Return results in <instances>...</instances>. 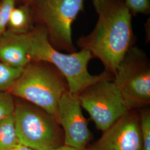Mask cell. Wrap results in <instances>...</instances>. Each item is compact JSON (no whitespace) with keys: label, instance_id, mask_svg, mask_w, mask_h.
<instances>
[{"label":"cell","instance_id":"obj_1","mask_svg":"<svg viewBox=\"0 0 150 150\" xmlns=\"http://www.w3.org/2000/svg\"><path fill=\"white\" fill-rule=\"evenodd\" d=\"M98 15L96 26L79 38L81 50L100 59L105 71L113 75L129 50L134 46L132 15L125 0H92Z\"/></svg>","mask_w":150,"mask_h":150},{"label":"cell","instance_id":"obj_2","mask_svg":"<svg viewBox=\"0 0 150 150\" xmlns=\"http://www.w3.org/2000/svg\"><path fill=\"white\" fill-rule=\"evenodd\" d=\"M28 51L31 61L43 62L52 64L64 76L69 91L78 96L86 87L113 75L105 71L99 75H92L87 69L93 57L87 50L64 54L54 47L48 40L47 32L42 26L38 25L27 33Z\"/></svg>","mask_w":150,"mask_h":150},{"label":"cell","instance_id":"obj_3","mask_svg":"<svg viewBox=\"0 0 150 150\" xmlns=\"http://www.w3.org/2000/svg\"><path fill=\"white\" fill-rule=\"evenodd\" d=\"M68 90L64 76L54 66L31 61L23 68L8 92L40 107L56 118L59 99Z\"/></svg>","mask_w":150,"mask_h":150},{"label":"cell","instance_id":"obj_4","mask_svg":"<svg viewBox=\"0 0 150 150\" xmlns=\"http://www.w3.org/2000/svg\"><path fill=\"white\" fill-rule=\"evenodd\" d=\"M13 116L22 145L33 150H48L64 143V132L56 118L40 107L26 101L15 103Z\"/></svg>","mask_w":150,"mask_h":150},{"label":"cell","instance_id":"obj_5","mask_svg":"<svg viewBox=\"0 0 150 150\" xmlns=\"http://www.w3.org/2000/svg\"><path fill=\"white\" fill-rule=\"evenodd\" d=\"M29 5L35 22L46 29L54 47L74 52L72 26L83 9L84 0H36Z\"/></svg>","mask_w":150,"mask_h":150},{"label":"cell","instance_id":"obj_6","mask_svg":"<svg viewBox=\"0 0 150 150\" xmlns=\"http://www.w3.org/2000/svg\"><path fill=\"white\" fill-rule=\"evenodd\" d=\"M129 111L144 107L150 102V62L145 52L132 46L113 75Z\"/></svg>","mask_w":150,"mask_h":150},{"label":"cell","instance_id":"obj_7","mask_svg":"<svg viewBox=\"0 0 150 150\" xmlns=\"http://www.w3.org/2000/svg\"><path fill=\"white\" fill-rule=\"evenodd\" d=\"M97 129L104 131L129 111L112 78L96 82L77 96Z\"/></svg>","mask_w":150,"mask_h":150},{"label":"cell","instance_id":"obj_8","mask_svg":"<svg viewBox=\"0 0 150 150\" xmlns=\"http://www.w3.org/2000/svg\"><path fill=\"white\" fill-rule=\"evenodd\" d=\"M77 96L68 91L61 96L56 118L64 132V144L77 149L85 148L91 134Z\"/></svg>","mask_w":150,"mask_h":150},{"label":"cell","instance_id":"obj_9","mask_svg":"<svg viewBox=\"0 0 150 150\" xmlns=\"http://www.w3.org/2000/svg\"><path fill=\"white\" fill-rule=\"evenodd\" d=\"M103 132L92 150H142L139 116L131 110Z\"/></svg>","mask_w":150,"mask_h":150},{"label":"cell","instance_id":"obj_10","mask_svg":"<svg viewBox=\"0 0 150 150\" xmlns=\"http://www.w3.org/2000/svg\"><path fill=\"white\" fill-rule=\"evenodd\" d=\"M26 34L6 30L0 37V62L16 68H24L31 62Z\"/></svg>","mask_w":150,"mask_h":150},{"label":"cell","instance_id":"obj_11","mask_svg":"<svg viewBox=\"0 0 150 150\" xmlns=\"http://www.w3.org/2000/svg\"><path fill=\"white\" fill-rule=\"evenodd\" d=\"M34 22L31 6L22 4L12 10L6 30L16 34H26L35 27Z\"/></svg>","mask_w":150,"mask_h":150},{"label":"cell","instance_id":"obj_12","mask_svg":"<svg viewBox=\"0 0 150 150\" xmlns=\"http://www.w3.org/2000/svg\"><path fill=\"white\" fill-rule=\"evenodd\" d=\"M19 144L13 113L0 120V150H9Z\"/></svg>","mask_w":150,"mask_h":150},{"label":"cell","instance_id":"obj_13","mask_svg":"<svg viewBox=\"0 0 150 150\" xmlns=\"http://www.w3.org/2000/svg\"><path fill=\"white\" fill-rule=\"evenodd\" d=\"M23 70V68H16L0 62V92H8Z\"/></svg>","mask_w":150,"mask_h":150},{"label":"cell","instance_id":"obj_14","mask_svg":"<svg viewBox=\"0 0 150 150\" xmlns=\"http://www.w3.org/2000/svg\"><path fill=\"white\" fill-rule=\"evenodd\" d=\"M142 150H150V109H142L139 116Z\"/></svg>","mask_w":150,"mask_h":150},{"label":"cell","instance_id":"obj_15","mask_svg":"<svg viewBox=\"0 0 150 150\" xmlns=\"http://www.w3.org/2000/svg\"><path fill=\"white\" fill-rule=\"evenodd\" d=\"M17 0L0 1V37L5 32L11 12L16 6Z\"/></svg>","mask_w":150,"mask_h":150},{"label":"cell","instance_id":"obj_16","mask_svg":"<svg viewBox=\"0 0 150 150\" xmlns=\"http://www.w3.org/2000/svg\"><path fill=\"white\" fill-rule=\"evenodd\" d=\"M15 103L9 92H0V120L13 113Z\"/></svg>","mask_w":150,"mask_h":150},{"label":"cell","instance_id":"obj_17","mask_svg":"<svg viewBox=\"0 0 150 150\" xmlns=\"http://www.w3.org/2000/svg\"><path fill=\"white\" fill-rule=\"evenodd\" d=\"M126 5L132 16L138 14L149 15L150 0H125Z\"/></svg>","mask_w":150,"mask_h":150},{"label":"cell","instance_id":"obj_18","mask_svg":"<svg viewBox=\"0 0 150 150\" xmlns=\"http://www.w3.org/2000/svg\"><path fill=\"white\" fill-rule=\"evenodd\" d=\"M48 150H90L89 149H87L85 148H83V149H77V148H75L73 147H71L69 146H67V145H62L61 146H59V147H55L54 149H51Z\"/></svg>","mask_w":150,"mask_h":150},{"label":"cell","instance_id":"obj_19","mask_svg":"<svg viewBox=\"0 0 150 150\" xmlns=\"http://www.w3.org/2000/svg\"><path fill=\"white\" fill-rule=\"evenodd\" d=\"M9 150H33L32 149L29 148L25 145H22L21 144H19L18 145H16L13 147L11 148Z\"/></svg>","mask_w":150,"mask_h":150},{"label":"cell","instance_id":"obj_20","mask_svg":"<svg viewBox=\"0 0 150 150\" xmlns=\"http://www.w3.org/2000/svg\"><path fill=\"white\" fill-rule=\"evenodd\" d=\"M36 0H22V4H25L27 5H30L31 4H32V2H33L34 1H35Z\"/></svg>","mask_w":150,"mask_h":150}]
</instances>
